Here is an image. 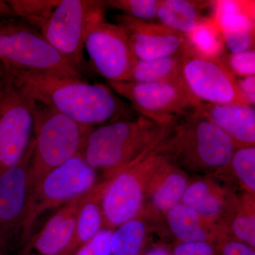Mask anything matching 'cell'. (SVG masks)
Returning a JSON list of instances; mask_svg holds the SVG:
<instances>
[{"mask_svg": "<svg viewBox=\"0 0 255 255\" xmlns=\"http://www.w3.org/2000/svg\"><path fill=\"white\" fill-rule=\"evenodd\" d=\"M59 2L60 0L8 1L16 18L22 20L37 30Z\"/></svg>", "mask_w": 255, "mask_h": 255, "instance_id": "obj_25", "label": "cell"}, {"mask_svg": "<svg viewBox=\"0 0 255 255\" xmlns=\"http://www.w3.org/2000/svg\"><path fill=\"white\" fill-rule=\"evenodd\" d=\"M140 167L137 157L119 170L107 184L101 202L104 220L110 226L119 227L138 213L143 197Z\"/></svg>", "mask_w": 255, "mask_h": 255, "instance_id": "obj_14", "label": "cell"}, {"mask_svg": "<svg viewBox=\"0 0 255 255\" xmlns=\"http://www.w3.org/2000/svg\"><path fill=\"white\" fill-rule=\"evenodd\" d=\"M214 1L159 0L157 19L159 23L187 35L207 18L204 10L212 9Z\"/></svg>", "mask_w": 255, "mask_h": 255, "instance_id": "obj_18", "label": "cell"}, {"mask_svg": "<svg viewBox=\"0 0 255 255\" xmlns=\"http://www.w3.org/2000/svg\"><path fill=\"white\" fill-rule=\"evenodd\" d=\"M183 205L194 209L200 216L213 217L219 214L221 202L206 183L196 182L187 187L182 198Z\"/></svg>", "mask_w": 255, "mask_h": 255, "instance_id": "obj_24", "label": "cell"}, {"mask_svg": "<svg viewBox=\"0 0 255 255\" xmlns=\"http://www.w3.org/2000/svg\"><path fill=\"white\" fill-rule=\"evenodd\" d=\"M0 66L9 80L26 73L82 79L81 69L55 49L41 32L18 18L0 21Z\"/></svg>", "mask_w": 255, "mask_h": 255, "instance_id": "obj_2", "label": "cell"}, {"mask_svg": "<svg viewBox=\"0 0 255 255\" xmlns=\"http://www.w3.org/2000/svg\"><path fill=\"white\" fill-rule=\"evenodd\" d=\"M236 175L250 190H255V146H243L236 149L231 161Z\"/></svg>", "mask_w": 255, "mask_h": 255, "instance_id": "obj_28", "label": "cell"}, {"mask_svg": "<svg viewBox=\"0 0 255 255\" xmlns=\"http://www.w3.org/2000/svg\"><path fill=\"white\" fill-rule=\"evenodd\" d=\"M97 175L78 154L46 174L30 190L21 243L26 241L37 219L45 211L60 207L91 190Z\"/></svg>", "mask_w": 255, "mask_h": 255, "instance_id": "obj_5", "label": "cell"}, {"mask_svg": "<svg viewBox=\"0 0 255 255\" xmlns=\"http://www.w3.org/2000/svg\"><path fill=\"white\" fill-rule=\"evenodd\" d=\"M6 251H6L4 248L0 246V255H6Z\"/></svg>", "mask_w": 255, "mask_h": 255, "instance_id": "obj_38", "label": "cell"}, {"mask_svg": "<svg viewBox=\"0 0 255 255\" xmlns=\"http://www.w3.org/2000/svg\"><path fill=\"white\" fill-rule=\"evenodd\" d=\"M108 183L101 185L96 184L89 192L79 211L73 237L62 255H75L102 230L105 220L100 203Z\"/></svg>", "mask_w": 255, "mask_h": 255, "instance_id": "obj_19", "label": "cell"}, {"mask_svg": "<svg viewBox=\"0 0 255 255\" xmlns=\"http://www.w3.org/2000/svg\"><path fill=\"white\" fill-rule=\"evenodd\" d=\"M10 82L26 98L93 127L120 119L127 106L110 87L82 79L44 73L16 75Z\"/></svg>", "mask_w": 255, "mask_h": 255, "instance_id": "obj_1", "label": "cell"}, {"mask_svg": "<svg viewBox=\"0 0 255 255\" xmlns=\"http://www.w3.org/2000/svg\"><path fill=\"white\" fill-rule=\"evenodd\" d=\"M221 61L235 77L237 76L238 78H241L255 76V49L241 53L226 54Z\"/></svg>", "mask_w": 255, "mask_h": 255, "instance_id": "obj_29", "label": "cell"}, {"mask_svg": "<svg viewBox=\"0 0 255 255\" xmlns=\"http://www.w3.org/2000/svg\"><path fill=\"white\" fill-rule=\"evenodd\" d=\"M185 36L191 49L203 56L221 60L226 55L222 35L213 17L199 23Z\"/></svg>", "mask_w": 255, "mask_h": 255, "instance_id": "obj_21", "label": "cell"}, {"mask_svg": "<svg viewBox=\"0 0 255 255\" xmlns=\"http://www.w3.org/2000/svg\"><path fill=\"white\" fill-rule=\"evenodd\" d=\"M109 85L142 117L163 125L173 123L201 104L182 83L122 82H109Z\"/></svg>", "mask_w": 255, "mask_h": 255, "instance_id": "obj_7", "label": "cell"}, {"mask_svg": "<svg viewBox=\"0 0 255 255\" xmlns=\"http://www.w3.org/2000/svg\"><path fill=\"white\" fill-rule=\"evenodd\" d=\"M115 23L123 29L137 60H152L182 54L189 48L185 35L159 23L141 21L119 14Z\"/></svg>", "mask_w": 255, "mask_h": 255, "instance_id": "obj_13", "label": "cell"}, {"mask_svg": "<svg viewBox=\"0 0 255 255\" xmlns=\"http://www.w3.org/2000/svg\"><path fill=\"white\" fill-rule=\"evenodd\" d=\"M10 80L6 74L4 73L3 69L0 66V97L3 95L6 87L9 86Z\"/></svg>", "mask_w": 255, "mask_h": 255, "instance_id": "obj_36", "label": "cell"}, {"mask_svg": "<svg viewBox=\"0 0 255 255\" xmlns=\"http://www.w3.org/2000/svg\"><path fill=\"white\" fill-rule=\"evenodd\" d=\"M182 75L187 90L201 103L248 105L238 90L236 77L221 60L203 56L189 46L182 53Z\"/></svg>", "mask_w": 255, "mask_h": 255, "instance_id": "obj_8", "label": "cell"}, {"mask_svg": "<svg viewBox=\"0 0 255 255\" xmlns=\"http://www.w3.org/2000/svg\"><path fill=\"white\" fill-rule=\"evenodd\" d=\"M182 54L152 60H137L128 82H172L184 84L182 75Z\"/></svg>", "mask_w": 255, "mask_h": 255, "instance_id": "obj_20", "label": "cell"}, {"mask_svg": "<svg viewBox=\"0 0 255 255\" xmlns=\"http://www.w3.org/2000/svg\"><path fill=\"white\" fill-rule=\"evenodd\" d=\"M212 17L231 53L254 49V1H214Z\"/></svg>", "mask_w": 255, "mask_h": 255, "instance_id": "obj_15", "label": "cell"}, {"mask_svg": "<svg viewBox=\"0 0 255 255\" xmlns=\"http://www.w3.org/2000/svg\"><path fill=\"white\" fill-rule=\"evenodd\" d=\"M33 149L32 138L23 158L0 174V246L6 251L16 240L21 241L29 199Z\"/></svg>", "mask_w": 255, "mask_h": 255, "instance_id": "obj_11", "label": "cell"}, {"mask_svg": "<svg viewBox=\"0 0 255 255\" xmlns=\"http://www.w3.org/2000/svg\"><path fill=\"white\" fill-rule=\"evenodd\" d=\"M114 231L101 230L95 238L82 247L75 255H112L111 241Z\"/></svg>", "mask_w": 255, "mask_h": 255, "instance_id": "obj_30", "label": "cell"}, {"mask_svg": "<svg viewBox=\"0 0 255 255\" xmlns=\"http://www.w3.org/2000/svg\"><path fill=\"white\" fill-rule=\"evenodd\" d=\"M84 48L97 73L109 82H128L137 59L117 23L104 20L93 25L87 32Z\"/></svg>", "mask_w": 255, "mask_h": 255, "instance_id": "obj_10", "label": "cell"}, {"mask_svg": "<svg viewBox=\"0 0 255 255\" xmlns=\"http://www.w3.org/2000/svg\"><path fill=\"white\" fill-rule=\"evenodd\" d=\"M85 193L60 206L41 231L28 242L23 253L34 255H62L71 241Z\"/></svg>", "mask_w": 255, "mask_h": 255, "instance_id": "obj_16", "label": "cell"}, {"mask_svg": "<svg viewBox=\"0 0 255 255\" xmlns=\"http://www.w3.org/2000/svg\"><path fill=\"white\" fill-rule=\"evenodd\" d=\"M195 111L219 127L235 143L255 146V111L251 106L201 103Z\"/></svg>", "mask_w": 255, "mask_h": 255, "instance_id": "obj_17", "label": "cell"}, {"mask_svg": "<svg viewBox=\"0 0 255 255\" xmlns=\"http://www.w3.org/2000/svg\"><path fill=\"white\" fill-rule=\"evenodd\" d=\"M32 134L33 102L10 83L0 97V174L23 158Z\"/></svg>", "mask_w": 255, "mask_h": 255, "instance_id": "obj_9", "label": "cell"}, {"mask_svg": "<svg viewBox=\"0 0 255 255\" xmlns=\"http://www.w3.org/2000/svg\"><path fill=\"white\" fill-rule=\"evenodd\" d=\"M187 187V179L182 174L173 172L169 174L154 193V204L162 211H169L182 200Z\"/></svg>", "mask_w": 255, "mask_h": 255, "instance_id": "obj_26", "label": "cell"}, {"mask_svg": "<svg viewBox=\"0 0 255 255\" xmlns=\"http://www.w3.org/2000/svg\"><path fill=\"white\" fill-rule=\"evenodd\" d=\"M16 18L8 1H0V18L2 21Z\"/></svg>", "mask_w": 255, "mask_h": 255, "instance_id": "obj_35", "label": "cell"}, {"mask_svg": "<svg viewBox=\"0 0 255 255\" xmlns=\"http://www.w3.org/2000/svg\"><path fill=\"white\" fill-rule=\"evenodd\" d=\"M237 85L240 93L245 102L248 105L253 106L255 104V76L237 78Z\"/></svg>", "mask_w": 255, "mask_h": 255, "instance_id": "obj_33", "label": "cell"}, {"mask_svg": "<svg viewBox=\"0 0 255 255\" xmlns=\"http://www.w3.org/2000/svg\"><path fill=\"white\" fill-rule=\"evenodd\" d=\"M105 1L60 0L38 31L62 55L81 69L87 32L105 19Z\"/></svg>", "mask_w": 255, "mask_h": 255, "instance_id": "obj_6", "label": "cell"}, {"mask_svg": "<svg viewBox=\"0 0 255 255\" xmlns=\"http://www.w3.org/2000/svg\"><path fill=\"white\" fill-rule=\"evenodd\" d=\"M213 248L204 241L184 243L174 251V255H213Z\"/></svg>", "mask_w": 255, "mask_h": 255, "instance_id": "obj_32", "label": "cell"}, {"mask_svg": "<svg viewBox=\"0 0 255 255\" xmlns=\"http://www.w3.org/2000/svg\"><path fill=\"white\" fill-rule=\"evenodd\" d=\"M146 255H169V254L162 248H155L147 253Z\"/></svg>", "mask_w": 255, "mask_h": 255, "instance_id": "obj_37", "label": "cell"}, {"mask_svg": "<svg viewBox=\"0 0 255 255\" xmlns=\"http://www.w3.org/2000/svg\"><path fill=\"white\" fill-rule=\"evenodd\" d=\"M167 221L174 236L183 243L204 241L206 238L200 214L191 208L178 204L168 211Z\"/></svg>", "mask_w": 255, "mask_h": 255, "instance_id": "obj_22", "label": "cell"}, {"mask_svg": "<svg viewBox=\"0 0 255 255\" xmlns=\"http://www.w3.org/2000/svg\"><path fill=\"white\" fill-rule=\"evenodd\" d=\"M185 117V122L179 127L174 140L178 152L209 167L227 165L236 149L232 139L195 110Z\"/></svg>", "mask_w": 255, "mask_h": 255, "instance_id": "obj_12", "label": "cell"}, {"mask_svg": "<svg viewBox=\"0 0 255 255\" xmlns=\"http://www.w3.org/2000/svg\"><path fill=\"white\" fill-rule=\"evenodd\" d=\"M223 255H255L251 246L241 242H231L225 246Z\"/></svg>", "mask_w": 255, "mask_h": 255, "instance_id": "obj_34", "label": "cell"}, {"mask_svg": "<svg viewBox=\"0 0 255 255\" xmlns=\"http://www.w3.org/2000/svg\"><path fill=\"white\" fill-rule=\"evenodd\" d=\"M33 149L30 190L50 171L80 154L93 127L78 123L48 106L33 102Z\"/></svg>", "mask_w": 255, "mask_h": 255, "instance_id": "obj_3", "label": "cell"}, {"mask_svg": "<svg viewBox=\"0 0 255 255\" xmlns=\"http://www.w3.org/2000/svg\"><path fill=\"white\" fill-rule=\"evenodd\" d=\"M164 125L140 117L117 120L90 130L80 154L92 169L117 172L153 145Z\"/></svg>", "mask_w": 255, "mask_h": 255, "instance_id": "obj_4", "label": "cell"}, {"mask_svg": "<svg viewBox=\"0 0 255 255\" xmlns=\"http://www.w3.org/2000/svg\"><path fill=\"white\" fill-rule=\"evenodd\" d=\"M145 233L143 224L137 220L132 219L119 226L111 241L112 255H139Z\"/></svg>", "mask_w": 255, "mask_h": 255, "instance_id": "obj_23", "label": "cell"}, {"mask_svg": "<svg viewBox=\"0 0 255 255\" xmlns=\"http://www.w3.org/2000/svg\"><path fill=\"white\" fill-rule=\"evenodd\" d=\"M23 255H34L29 254V253H23Z\"/></svg>", "mask_w": 255, "mask_h": 255, "instance_id": "obj_39", "label": "cell"}, {"mask_svg": "<svg viewBox=\"0 0 255 255\" xmlns=\"http://www.w3.org/2000/svg\"><path fill=\"white\" fill-rule=\"evenodd\" d=\"M233 231L236 237L251 247L255 246V219L254 216L238 217L233 223Z\"/></svg>", "mask_w": 255, "mask_h": 255, "instance_id": "obj_31", "label": "cell"}, {"mask_svg": "<svg viewBox=\"0 0 255 255\" xmlns=\"http://www.w3.org/2000/svg\"><path fill=\"white\" fill-rule=\"evenodd\" d=\"M105 4L107 7L120 10L130 17L154 22L157 18L159 0H108Z\"/></svg>", "mask_w": 255, "mask_h": 255, "instance_id": "obj_27", "label": "cell"}]
</instances>
